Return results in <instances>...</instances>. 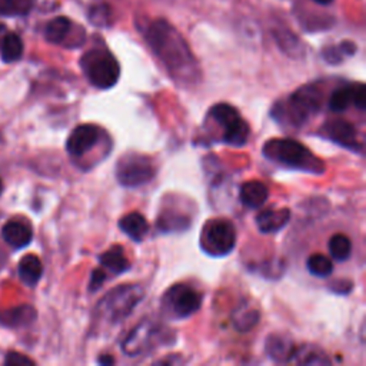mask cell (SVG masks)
<instances>
[{
    "instance_id": "cell-21",
    "label": "cell",
    "mask_w": 366,
    "mask_h": 366,
    "mask_svg": "<svg viewBox=\"0 0 366 366\" xmlns=\"http://www.w3.org/2000/svg\"><path fill=\"white\" fill-rule=\"evenodd\" d=\"M43 273L42 261L36 255H26L19 263V276L28 286H36Z\"/></svg>"
},
{
    "instance_id": "cell-20",
    "label": "cell",
    "mask_w": 366,
    "mask_h": 366,
    "mask_svg": "<svg viewBox=\"0 0 366 366\" xmlns=\"http://www.w3.org/2000/svg\"><path fill=\"white\" fill-rule=\"evenodd\" d=\"M259 319H261L259 310L246 302L241 303V306H238L232 313L234 328L242 333L252 330L259 323Z\"/></svg>"
},
{
    "instance_id": "cell-28",
    "label": "cell",
    "mask_w": 366,
    "mask_h": 366,
    "mask_svg": "<svg viewBox=\"0 0 366 366\" xmlns=\"http://www.w3.org/2000/svg\"><path fill=\"white\" fill-rule=\"evenodd\" d=\"M35 318H36V312L32 306H19L11 312H6L5 319L2 322H6L14 326H21V325H28L33 322Z\"/></svg>"
},
{
    "instance_id": "cell-36",
    "label": "cell",
    "mask_w": 366,
    "mask_h": 366,
    "mask_svg": "<svg viewBox=\"0 0 366 366\" xmlns=\"http://www.w3.org/2000/svg\"><path fill=\"white\" fill-rule=\"evenodd\" d=\"M16 11L15 0H0V15L9 16L14 15Z\"/></svg>"
},
{
    "instance_id": "cell-27",
    "label": "cell",
    "mask_w": 366,
    "mask_h": 366,
    "mask_svg": "<svg viewBox=\"0 0 366 366\" xmlns=\"http://www.w3.org/2000/svg\"><path fill=\"white\" fill-rule=\"evenodd\" d=\"M306 268L309 273L316 278H328L333 272L332 261L322 253L310 255L306 261Z\"/></svg>"
},
{
    "instance_id": "cell-3",
    "label": "cell",
    "mask_w": 366,
    "mask_h": 366,
    "mask_svg": "<svg viewBox=\"0 0 366 366\" xmlns=\"http://www.w3.org/2000/svg\"><path fill=\"white\" fill-rule=\"evenodd\" d=\"M262 155L272 163L291 170L322 174L326 169L323 160L309 147L291 137L269 139L262 146Z\"/></svg>"
},
{
    "instance_id": "cell-29",
    "label": "cell",
    "mask_w": 366,
    "mask_h": 366,
    "mask_svg": "<svg viewBox=\"0 0 366 366\" xmlns=\"http://www.w3.org/2000/svg\"><path fill=\"white\" fill-rule=\"evenodd\" d=\"M356 52V45L352 42H343L338 48H329L323 52V58L328 63L336 65L342 62L343 56H352Z\"/></svg>"
},
{
    "instance_id": "cell-26",
    "label": "cell",
    "mask_w": 366,
    "mask_h": 366,
    "mask_svg": "<svg viewBox=\"0 0 366 366\" xmlns=\"http://www.w3.org/2000/svg\"><path fill=\"white\" fill-rule=\"evenodd\" d=\"M23 55V42L16 33H9L5 36L2 43V59L6 63H14L19 61Z\"/></svg>"
},
{
    "instance_id": "cell-11",
    "label": "cell",
    "mask_w": 366,
    "mask_h": 366,
    "mask_svg": "<svg viewBox=\"0 0 366 366\" xmlns=\"http://www.w3.org/2000/svg\"><path fill=\"white\" fill-rule=\"evenodd\" d=\"M319 133L345 149H349V150L357 152V153L363 152V143L359 139L356 126L345 119L336 117V119L328 120L322 126Z\"/></svg>"
},
{
    "instance_id": "cell-17",
    "label": "cell",
    "mask_w": 366,
    "mask_h": 366,
    "mask_svg": "<svg viewBox=\"0 0 366 366\" xmlns=\"http://www.w3.org/2000/svg\"><path fill=\"white\" fill-rule=\"evenodd\" d=\"M120 231L129 236L133 242L140 244L149 234V224L146 218L139 212H130L119 221Z\"/></svg>"
},
{
    "instance_id": "cell-39",
    "label": "cell",
    "mask_w": 366,
    "mask_h": 366,
    "mask_svg": "<svg viewBox=\"0 0 366 366\" xmlns=\"http://www.w3.org/2000/svg\"><path fill=\"white\" fill-rule=\"evenodd\" d=\"M4 192V182H2V179H0V194Z\"/></svg>"
},
{
    "instance_id": "cell-19",
    "label": "cell",
    "mask_w": 366,
    "mask_h": 366,
    "mask_svg": "<svg viewBox=\"0 0 366 366\" xmlns=\"http://www.w3.org/2000/svg\"><path fill=\"white\" fill-rule=\"evenodd\" d=\"M99 262L103 268H106L108 271H110L116 276H119V275H122V273H125L130 269V262L126 258L123 248L119 246V245L112 246L110 249L103 252L99 256Z\"/></svg>"
},
{
    "instance_id": "cell-8",
    "label": "cell",
    "mask_w": 366,
    "mask_h": 366,
    "mask_svg": "<svg viewBox=\"0 0 366 366\" xmlns=\"http://www.w3.org/2000/svg\"><path fill=\"white\" fill-rule=\"evenodd\" d=\"M156 176V166L152 157L127 152L122 155L116 164V179L123 188L135 189L147 185Z\"/></svg>"
},
{
    "instance_id": "cell-30",
    "label": "cell",
    "mask_w": 366,
    "mask_h": 366,
    "mask_svg": "<svg viewBox=\"0 0 366 366\" xmlns=\"http://www.w3.org/2000/svg\"><path fill=\"white\" fill-rule=\"evenodd\" d=\"M89 21L100 28H106L112 22V12L108 5H98L93 6L89 12Z\"/></svg>"
},
{
    "instance_id": "cell-35",
    "label": "cell",
    "mask_w": 366,
    "mask_h": 366,
    "mask_svg": "<svg viewBox=\"0 0 366 366\" xmlns=\"http://www.w3.org/2000/svg\"><path fill=\"white\" fill-rule=\"evenodd\" d=\"M352 288H353V283L347 279H340V281L330 283V291L338 295H347V293H350Z\"/></svg>"
},
{
    "instance_id": "cell-2",
    "label": "cell",
    "mask_w": 366,
    "mask_h": 366,
    "mask_svg": "<svg viewBox=\"0 0 366 366\" xmlns=\"http://www.w3.org/2000/svg\"><path fill=\"white\" fill-rule=\"evenodd\" d=\"M323 90L320 83H308L296 89L283 102L273 105L272 117L286 127H302L322 108Z\"/></svg>"
},
{
    "instance_id": "cell-6",
    "label": "cell",
    "mask_w": 366,
    "mask_h": 366,
    "mask_svg": "<svg viewBox=\"0 0 366 366\" xmlns=\"http://www.w3.org/2000/svg\"><path fill=\"white\" fill-rule=\"evenodd\" d=\"M80 66L89 83L102 90L113 88L120 78V66L117 61L105 49H93L85 53L80 61Z\"/></svg>"
},
{
    "instance_id": "cell-15",
    "label": "cell",
    "mask_w": 366,
    "mask_h": 366,
    "mask_svg": "<svg viewBox=\"0 0 366 366\" xmlns=\"http://www.w3.org/2000/svg\"><path fill=\"white\" fill-rule=\"evenodd\" d=\"M291 221V211L288 208L281 209H265L256 216V226L258 229L265 234H276L282 231L288 222Z\"/></svg>"
},
{
    "instance_id": "cell-31",
    "label": "cell",
    "mask_w": 366,
    "mask_h": 366,
    "mask_svg": "<svg viewBox=\"0 0 366 366\" xmlns=\"http://www.w3.org/2000/svg\"><path fill=\"white\" fill-rule=\"evenodd\" d=\"M262 276H266V278H271V279H275V278H279L282 276L283 271H285V263L283 261H271V262H263L259 265V268L256 269Z\"/></svg>"
},
{
    "instance_id": "cell-34",
    "label": "cell",
    "mask_w": 366,
    "mask_h": 366,
    "mask_svg": "<svg viewBox=\"0 0 366 366\" xmlns=\"http://www.w3.org/2000/svg\"><path fill=\"white\" fill-rule=\"evenodd\" d=\"M105 281H106V273L100 268L93 269L90 275V282H89V292L99 291L105 283Z\"/></svg>"
},
{
    "instance_id": "cell-32",
    "label": "cell",
    "mask_w": 366,
    "mask_h": 366,
    "mask_svg": "<svg viewBox=\"0 0 366 366\" xmlns=\"http://www.w3.org/2000/svg\"><path fill=\"white\" fill-rule=\"evenodd\" d=\"M276 38H278V42H279L281 48H282L286 53H289V55H292V53L296 55V52L299 53V39H296V38L293 36L292 41H291L286 33H283V35H276Z\"/></svg>"
},
{
    "instance_id": "cell-5",
    "label": "cell",
    "mask_w": 366,
    "mask_h": 366,
    "mask_svg": "<svg viewBox=\"0 0 366 366\" xmlns=\"http://www.w3.org/2000/svg\"><path fill=\"white\" fill-rule=\"evenodd\" d=\"M172 342V330L153 319H145L130 330L120 347L126 356L137 357L155 350L163 343L170 345Z\"/></svg>"
},
{
    "instance_id": "cell-12",
    "label": "cell",
    "mask_w": 366,
    "mask_h": 366,
    "mask_svg": "<svg viewBox=\"0 0 366 366\" xmlns=\"http://www.w3.org/2000/svg\"><path fill=\"white\" fill-rule=\"evenodd\" d=\"M105 132L92 123L76 126L68 137L66 150L73 157H82L103 142Z\"/></svg>"
},
{
    "instance_id": "cell-9",
    "label": "cell",
    "mask_w": 366,
    "mask_h": 366,
    "mask_svg": "<svg viewBox=\"0 0 366 366\" xmlns=\"http://www.w3.org/2000/svg\"><path fill=\"white\" fill-rule=\"evenodd\" d=\"M204 302V295L187 283L170 286L162 298V309L172 319H188L195 315Z\"/></svg>"
},
{
    "instance_id": "cell-24",
    "label": "cell",
    "mask_w": 366,
    "mask_h": 366,
    "mask_svg": "<svg viewBox=\"0 0 366 366\" xmlns=\"http://www.w3.org/2000/svg\"><path fill=\"white\" fill-rule=\"evenodd\" d=\"M70 26H72L70 21L63 16H59V18L51 21L45 29L46 41L51 43H55V45L62 43L66 39V36L69 35Z\"/></svg>"
},
{
    "instance_id": "cell-33",
    "label": "cell",
    "mask_w": 366,
    "mask_h": 366,
    "mask_svg": "<svg viewBox=\"0 0 366 366\" xmlns=\"http://www.w3.org/2000/svg\"><path fill=\"white\" fill-rule=\"evenodd\" d=\"M5 363L8 366H33L35 362L32 359H29L28 356L22 355V353H16V352H11L6 359Z\"/></svg>"
},
{
    "instance_id": "cell-13",
    "label": "cell",
    "mask_w": 366,
    "mask_h": 366,
    "mask_svg": "<svg viewBox=\"0 0 366 366\" xmlns=\"http://www.w3.org/2000/svg\"><path fill=\"white\" fill-rule=\"evenodd\" d=\"M350 106H355L362 112L365 110L366 96H365V86L362 83L342 85L336 88L329 96L328 108L333 113H340L349 109Z\"/></svg>"
},
{
    "instance_id": "cell-25",
    "label": "cell",
    "mask_w": 366,
    "mask_h": 366,
    "mask_svg": "<svg viewBox=\"0 0 366 366\" xmlns=\"http://www.w3.org/2000/svg\"><path fill=\"white\" fill-rule=\"evenodd\" d=\"M328 249H329L332 259H335L338 262H345L352 255V242L346 235L336 234L329 239Z\"/></svg>"
},
{
    "instance_id": "cell-18",
    "label": "cell",
    "mask_w": 366,
    "mask_h": 366,
    "mask_svg": "<svg viewBox=\"0 0 366 366\" xmlns=\"http://www.w3.org/2000/svg\"><path fill=\"white\" fill-rule=\"evenodd\" d=\"M4 239L14 248L21 249L28 246L32 242L33 232L32 229L19 221H11L8 222L2 229Z\"/></svg>"
},
{
    "instance_id": "cell-7",
    "label": "cell",
    "mask_w": 366,
    "mask_h": 366,
    "mask_svg": "<svg viewBox=\"0 0 366 366\" xmlns=\"http://www.w3.org/2000/svg\"><path fill=\"white\" fill-rule=\"evenodd\" d=\"M208 117L221 127V142L234 147H244L248 143L251 127L235 106L229 103H216L209 109Z\"/></svg>"
},
{
    "instance_id": "cell-10",
    "label": "cell",
    "mask_w": 366,
    "mask_h": 366,
    "mask_svg": "<svg viewBox=\"0 0 366 366\" xmlns=\"http://www.w3.org/2000/svg\"><path fill=\"white\" fill-rule=\"evenodd\" d=\"M236 246V229L228 219H212L205 224L201 234V248L205 253L222 258Z\"/></svg>"
},
{
    "instance_id": "cell-22",
    "label": "cell",
    "mask_w": 366,
    "mask_h": 366,
    "mask_svg": "<svg viewBox=\"0 0 366 366\" xmlns=\"http://www.w3.org/2000/svg\"><path fill=\"white\" fill-rule=\"evenodd\" d=\"M292 362H296L299 365H329L330 359L319 346L302 345L296 347Z\"/></svg>"
},
{
    "instance_id": "cell-23",
    "label": "cell",
    "mask_w": 366,
    "mask_h": 366,
    "mask_svg": "<svg viewBox=\"0 0 366 366\" xmlns=\"http://www.w3.org/2000/svg\"><path fill=\"white\" fill-rule=\"evenodd\" d=\"M191 224H192L191 218H188L187 215L172 212V211H166V212L160 214L156 221L157 229L164 234L174 232V231H187L191 226Z\"/></svg>"
},
{
    "instance_id": "cell-14",
    "label": "cell",
    "mask_w": 366,
    "mask_h": 366,
    "mask_svg": "<svg viewBox=\"0 0 366 366\" xmlns=\"http://www.w3.org/2000/svg\"><path fill=\"white\" fill-rule=\"evenodd\" d=\"M296 347L298 346L293 339L285 333H272L266 338L265 342L266 355L278 363L292 362Z\"/></svg>"
},
{
    "instance_id": "cell-37",
    "label": "cell",
    "mask_w": 366,
    "mask_h": 366,
    "mask_svg": "<svg viewBox=\"0 0 366 366\" xmlns=\"http://www.w3.org/2000/svg\"><path fill=\"white\" fill-rule=\"evenodd\" d=\"M315 4H318V5H320V6H326V5H330L333 0H313Z\"/></svg>"
},
{
    "instance_id": "cell-16",
    "label": "cell",
    "mask_w": 366,
    "mask_h": 366,
    "mask_svg": "<svg viewBox=\"0 0 366 366\" xmlns=\"http://www.w3.org/2000/svg\"><path fill=\"white\" fill-rule=\"evenodd\" d=\"M269 198V189L261 180H248L241 187L239 199L244 206L249 209H258L266 204Z\"/></svg>"
},
{
    "instance_id": "cell-38",
    "label": "cell",
    "mask_w": 366,
    "mask_h": 366,
    "mask_svg": "<svg viewBox=\"0 0 366 366\" xmlns=\"http://www.w3.org/2000/svg\"><path fill=\"white\" fill-rule=\"evenodd\" d=\"M115 360L112 359V357H108V356H103V357H100L99 359V363H103V365H106V363H113Z\"/></svg>"
},
{
    "instance_id": "cell-4",
    "label": "cell",
    "mask_w": 366,
    "mask_h": 366,
    "mask_svg": "<svg viewBox=\"0 0 366 366\" xmlns=\"http://www.w3.org/2000/svg\"><path fill=\"white\" fill-rule=\"evenodd\" d=\"M145 291L140 285L127 283L110 289L95 308V320L103 325H117L125 320L143 300Z\"/></svg>"
},
{
    "instance_id": "cell-1",
    "label": "cell",
    "mask_w": 366,
    "mask_h": 366,
    "mask_svg": "<svg viewBox=\"0 0 366 366\" xmlns=\"http://www.w3.org/2000/svg\"><path fill=\"white\" fill-rule=\"evenodd\" d=\"M146 41L176 82L189 85L199 80L201 72L191 49L167 22L152 23Z\"/></svg>"
}]
</instances>
